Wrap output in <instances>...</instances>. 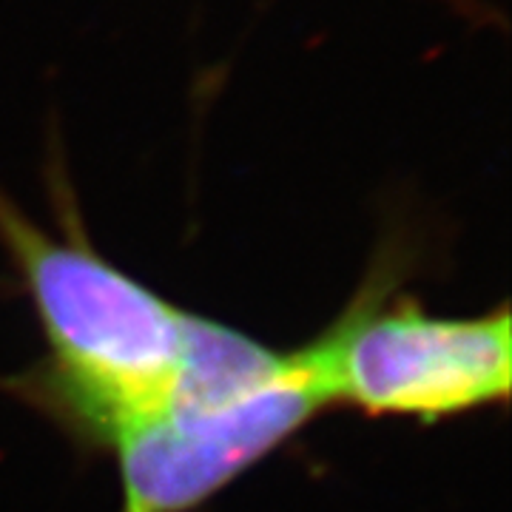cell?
I'll list each match as a JSON object with an SVG mask.
<instances>
[{
	"mask_svg": "<svg viewBox=\"0 0 512 512\" xmlns=\"http://www.w3.org/2000/svg\"><path fill=\"white\" fill-rule=\"evenodd\" d=\"M0 248L46 339V356L6 379V390L80 444L109 447L163 399L191 313L111 265L77 225L55 237L6 194H0Z\"/></svg>",
	"mask_w": 512,
	"mask_h": 512,
	"instance_id": "1",
	"label": "cell"
},
{
	"mask_svg": "<svg viewBox=\"0 0 512 512\" xmlns=\"http://www.w3.org/2000/svg\"><path fill=\"white\" fill-rule=\"evenodd\" d=\"M305 350H276L191 313L174 379L106 450L120 512H191L325 410Z\"/></svg>",
	"mask_w": 512,
	"mask_h": 512,
	"instance_id": "2",
	"label": "cell"
},
{
	"mask_svg": "<svg viewBox=\"0 0 512 512\" xmlns=\"http://www.w3.org/2000/svg\"><path fill=\"white\" fill-rule=\"evenodd\" d=\"M510 328L507 305L481 316H436L393 293L379 271L302 350L328 407L436 424L507 404Z\"/></svg>",
	"mask_w": 512,
	"mask_h": 512,
	"instance_id": "3",
	"label": "cell"
}]
</instances>
